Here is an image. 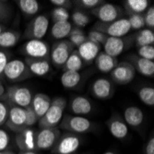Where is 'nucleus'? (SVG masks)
<instances>
[{"mask_svg": "<svg viewBox=\"0 0 154 154\" xmlns=\"http://www.w3.org/2000/svg\"><path fill=\"white\" fill-rule=\"evenodd\" d=\"M66 103V100L63 97L54 98L45 116L38 120L39 128H57V125L61 122L63 118Z\"/></svg>", "mask_w": 154, "mask_h": 154, "instance_id": "1", "label": "nucleus"}, {"mask_svg": "<svg viewBox=\"0 0 154 154\" xmlns=\"http://www.w3.org/2000/svg\"><path fill=\"white\" fill-rule=\"evenodd\" d=\"M93 30L99 31L108 37H124L131 31V28L127 18H120L109 23L98 21L94 24Z\"/></svg>", "mask_w": 154, "mask_h": 154, "instance_id": "2", "label": "nucleus"}, {"mask_svg": "<svg viewBox=\"0 0 154 154\" xmlns=\"http://www.w3.org/2000/svg\"><path fill=\"white\" fill-rule=\"evenodd\" d=\"M60 128L74 134H83L92 128V123L84 116L66 115L60 122Z\"/></svg>", "mask_w": 154, "mask_h": 154, "instance_id": "3", "label": "nucleus"}, {"mask_svg": "<svg viewBox=\"0 0 154 154\" xmlns=\"http://www.w3.org/2000/svg\"><path fill=\"white\" fill-rule=\"evenodd\" d=\"M22 52L29 58L48 60L50 58V46L43 40H29L23 45Z\"/></svg>", "mask_w": 154, "mask_h": 154, "instance_id": "4", "label": "nucleus"}, {"mask_svg": "<svg viewBox=\"0 0 154 154\" xmlns=\"http://www.w3.org/2000/svg\"><path fill=\"white\" fill-rule=\"evenodd\" d=\"M3 75L11 82H19L32 76L25 62L20 59L9 60Z\"/></svg>", "mask_w": 154, "mask_h": 154, "instance_id": "5", "label": "nucleus"}, {"mask_svg": "<svg viewBox=\"0 0 154 154\" xmlns=\"http://www.w3.org/2000/svg\"><path fill=\"white\" fill-rule=\"evenodd\" d=\"M49 20L45 15H38L28 23L25 37L29 40H42L47 33Z\"/></svg>", "mask_w": 154, "mask_h": 154, "instance_id": "6", "label": "nucleus"}, {"mask_svg": "<svg viewBox=\"0 0 154 154\" xmlns=\"http://www.w3.org/2000/svg\"><path fill=\"white\" fill-rule=\"evenodd\" d=\"M74 46L68 40H60L50 48V59L57 66H63L68 57L74 51Z\"/></svg>", "mask_w": 154, "mask_h": 154, "instance_id": "7", "label": "nucleus"}, {"mask_svg": "<svg viewBox=\"0 0 154 154\" xmlns=\"http://www.w3.org/2000/svg\"><path fill=\"white\" fill-rule=\"evenodd\" d=\"M60 137V130L57 128H40L34 136L35 148L38 149H48L54 147Z\"/></svg>", "mask_w": 154, "mask_h": 154, "instance_id": "8", "label": "nucleus"}, {"mask_svg": "<svg viewBox=\"0 0 154 154\" xmlns=\"http://www.w3.org/2000/svg\"><path fill=\"white\" fill-rule=\"evenodd\" d=\"M7 96L11 105L19 106L25 109L32 104V93L26 87L11 86L8 90Z\"/></svg>", "mask_w": 154, "mask_h": 154, "instance_id": "9", "label": "nucleus"}, {"mask_svg": "<svg viewBox=\"0 0 154 154\" xmlns=\"http://www.w3.org/2000/svg\"><path fill=\"white\" fill-rule=\"evenodd\" d=\"M91 14L99 20L100 22L109 23L120 19L123 15V10L116 5L104 2L93 8L91 10Z\"/></svg>", "mask_w": 154, "mask_h": 154, "instance_id": "10", "label": "nucleus"}, {"mask_svg": "<svg viewBox=\"0 0 154 154\" xmlns=\"http://www.w3.org/2000/svg\"><path fill=\"white\" fill-rule=\"evenodd\" d=\"M80 145V137L74 133H66L60 136L54 146V152L57 154H73Z\"/></svg>", "mask_w": 154, "mask_h": 154, "instance_id": "11", "label": "nucleus"}, {"mask_svg": "<svg viewBox=\"0 0 154 154\" xmlns=\"http://www.w3.org/2000/svg\"><path fill=\"white\" fill-rule=\"evenodd\" d=\"M5 125L12 131L18 133L26 129V110L10 104L8 119Z\"/></svg>", "mask_w": 154, "mask_h": 154, "instance_id": "12", "label": "nucleus"}, {"mask_svg": "<svg viewBox=\"0 0 154 154\" xmlns=\"http://www.w3.org/2000/svg\"><path fill=\"white\" fill-rule=\"evenodd\" d=\"M111 78L119 85L129 84L136 77V70L129 62H120L112 70Z\"/></svg>", "mask_w": 154, "mask_h": 154, "instance_id": "13", "label": "nucleus"}, {"mask_svg": "<svg viewBox=\"0 0 154 154\" xmlns=\"http://www.w3.org/2000/svg\"><path fill=\"white\" fill-rule=\"evenodd\" d=\"M130 39L131 37H108L103 45L104 48V53L113 57H117L125 49L128 48Z\"/></svg>", "mask_w": 154, "mask_h": 154, "instance_id": "14", "label": "nucleus"}, {"mask_svg": "<svg viewBox=\"0 0 154 154\" xmlns=\"http://www.w3.org/2000/svg\"><path fill=\"white\" fill-rule=\"evenodd\" d=\"M92 95L99 100H109L114 94V87L112 82L104 78L94 80L91 88Z\"/></svg>", "mask_w": 154, "mask_h": 154, "instance_id": "15", "label": "nucleus"}, {"mask_svg": "<svg viewBox=\"0 0 154 154\" xmlns=\"http://www.w3.org/2000/svg\"><path fill=\"white\" fill-rule=\"evenodd\" d=\"M133 67L135 68L136 72L137 71L142 76L148 78H153L154 76V61L148 60L138 57L137 54H131L128 57V61Z\"/></svg>", "mask_w": 154, "mask_h": 154, "instance_id": "16", "label": "nucleus"}, {"mask_svg": "<svg viewBox=\"0 0 154 154\" xmlns=\"http://www.w3.org/2000/svg\"><path fill=\"white\" fill-rule=\"evenodd\" d=\"M107 127L111 135L117 139H123L128 135V125L117 115L112 116L108 120Z\"/></svg>", "mask_w": 154, "mask_h": 154, "instance_id": "17", "label": "nucleus"}, {"mask_svg": "<svg viewBox=\"0 0 154 154\" xmlns=\"http://www.w3.org/2000/svg\"><path fill=\"white\" fill-rule=\"evenodd\" d=\"M24 62L32 75L44 77L51 70V65L48 59H34L26 57Z\"/></svg>", "mask_w": 154, "mask_h": 154, "instance_id": "18", "label": "nucleus"}, {"mask_svg": "<svg viewBox=\"0 0 154 154\" xmlns=\"http://www.w3.org/2000/svg\"><path fill=\"white\" fill-rule=\"evenodd\" d=\"M101 50V45L87 40L80 46L78 47V53L83 62H93Z\"/></svg>", "mask_w": 154, "mask_h": 154, "instance_id": "19", "label": "nucleus"}, {"mask_svg": "<svg viewBox=\"0 0 154 154\" xmlns=\"http://www.w3.org/2000/svg\"><path fill=\"white\" fill-rule=\"evenodd\" d=\"M51 98L45 93H37L32 97L31 107L33 109L38 119L42 118L51 105Z\"/></svg>", "mask_w": 154, "mask_h": 154, "instance_id": "20", "label": "nucleus"}, {"mask_svg": "<svg viewBox=\"0 0 154 154\" xmlns=\"http://www.w3.org/2000/svg\"><path fill=\"white\" fill-rule=\"evenodd\" d=\"M144 120V114L140 108L137 106H128L124 111V121L128 125L134 128L141 125Z\"/></svg>", "mask_w": 154, "mask_h": 154, "instance_id": "21", "label": "nucleus"}, {"mask_svg": "<svg viewBox=\"0 0 154 154\" xmlns=\"http://www.w3.org/2000/svg\"><path fill=\"white\" fill-rule=\"evenodd\" d=\"M71 112L74 116H83L89 115L92 110V104L89 99L84 96H77L73 98L70 103Z\"/></svg>", "mask_w": 154, "mask_h": 154, "instance_id": "22", "label": "nucleus"}, {"mask_svg": "<svg viewBox=\"0 0 154 154\" xmlns=\"http://www.w3.org/2000/svg\"><path fill=\"white\" fill-rule=\"evenodd\" d=\"M95 66L99 71L103 73H109L119 63L116 57H113L104 52H100L94 60Z\"/></svg>", "mask_w": 154, "mask_h": 154, "instance_id": "23", "label": "nucleus"}, {"mask_svg": "<svg viewBox=\"0 0 154 154\" xmlns=\"http://www.w3.org/2000/svg\"><path fill=\"white\" fill-rule=\"evenodd\" d=\"M17 144L20 150H32L35 148L34 144V135L31 128H26L20 132L17 136Z\"/></svg>", "mask_w": 154, "mask_h": 154, "instance_id": "24", "label": "nucleus"}, {"mask_svg": "<svg viewBox=\"0 0 154 154\" xmlns=\"http://www.w3.org/2000/svg\"><path fill=\"white\" fill-rule=\"evenodd\" d=\"M20 39V33L18 31L6 30L0 33V49H8L15 46Z\"/></svg>", "mask_w": 154, "mask_h": 154, "instance_id": "25", "label": "nucleus"}, {"mask_svg": "<svg viewBox=\"0 0 154 154\" xmlns=\"http://www.w3.org/2000/svg\"><path fill=\"white\" fill-rule=\"evenodd\" d=\"M71 30L72 24L69 21L57 22L54 23L53 27L51 28V35L57 40H64L65 38L68 37Z\"/></svg>", "mask_w": 154, "mask_h": 154, "instance_id": "26", "label": "nucleus"}, {"mask_svg": "<svg viewBox=\"0 0 154 154\" xmlns=\"http://www.w3.org/2000/svg\"><path fill=\"white\" fill-rule=\"evenodd\" d=\"M149 6L148 0H127L124 1V7L128 14H143Z\"/></svg>", "mask_w": 154, "mask_h": 154, "instance_id": "27", "label": "nucleus"}, {"mask_svg": "<svg viewBox=\"0 0 154 154\" xmlns=\"http://www.w3.org/2000/svg\"><path fill=\"white\" fill-rule=\"evenodd\" d=\"M81 75L77 71H64L61 76V84L66 89H74L79 85Z\"/></svg>", "mask_w": 154, "mask_h": 154, "instance_id": "28", "label": "nucleus"}, {"mask_svg": "<svg viewBox=\"0 0 154 154\" xmlns=\"http://www.w3.org/2000/svg\"><path fill=\"white\" fill-rule=\"evenodd\" d=\"M83 66V61L77 50H74L69 55L67 60L62 66L64 71H77L79 72Z\"/></svg>", "mask_w": 154, "mask_h": 154, "instance_id": "29", "label": "nucleus"}, {"mask_svg": "<svg viewBox=\"0 0 154 154\" xmlns=\"http://www.w3.org/2000/svg\"><path fill=\"white\" fill-rule=\"evenodd\" d=\"M16 3L26 16H33L40 10V4L36 0H17Z\"/></svg>", "mask_w": 154, "mask_h": 154, "instance_id": "30", "label": "nucleus"}, {"mask_svg": "<svg viewBox=\"0 0 154 154\" xmlns=\"http://www.w3.org/2000/svg\"><path fill=\"white\" fill-rule=\"evenodd\" d=\"M136 45L137 47L153 45L154 44V32L149 29H142L135 36Z\"/></svg>", "mask_w": 154, "mask_h": 154, "instance_id": "31", "label": "nucleus"}, {"mask_svg": "<svg viewBox=\"0 0 154 154\" xmlns=\"http://www.w3.org/2000/svg\"><path fill=\"white\" fill-rule=\"evenodd\" d=\"M87 40L88 38L85 32H84V31L78 27L72 28L70 33L68 35V41L70 42L71 45L74 47L80 46L83 43H85Z\"/></svg>", "mask_w": 154, "mask_h": 154, "instance_id": "32", "label": "nucleus"}, {"mask_svg": "<svg viewBox=\"0 0 154 154\" xmlns=\"http://www.w3.org/2000/svg\"><path fill=\"white\" fill-rule=\"evenodd\" d=\"M139 100L149 106L154 105V89L153 87H142L137 91Z\"/></svg>", "mask_w": 154, "mask_h": 154, "instance_id": "33", "label": "nucleus"}, {"mask_svg": "<svg viewBox=\"0 0 154 154\" xmlns=\"http://www.w3.org/2000/svg\"><path fill=\"white\" fill-rule=\"evenodd\" d=\"M73 23L76 25V27L82 29V27H85L90 22V17L87 15L85 12H83L80 9H76L73 11L71 16Z\"/></svg>", "mask_w": 154, "mask_h": 154, "instance_id": "34", "label": "nucleus"}, {"mask_svg": "<svg viewBox=\"0 0 154 154\" xmlns=\"http://www.w3.org/2000/svg\"><path fill=\"white\" fill-rule=\"evenodd\" d=\"M13 9L8 2L0 0V24L8 22L11 19Z\"/></svg>", "mask_w": 154, "mask_h": 154, "instance_id": "35", "label": "nucleus"}, {"mask_svg": "<svg viewBox=\"0 0 154 154\" xmlns=\"http://www.w3.org/2000/svg\"><path fill=\"white\" fill-rule=\"evenodd\" d=\"M131 30H142L145 27L143 14H129L128 18H127Z\"/></svg>", "mask_w": 154, "mask_h": 154, "instance_id": "36", "label": "nucleus"}, {"mask_svg": "<svg viewBox=\"0 0 154 154\" xmlns=\"http://www.w3.org/2000/svg\"><path fill=\"white\" fill-rule=\"evenodd\" d=\"M51 17H52L54 23L68 21V19L70 18L68 10L61 8H54L51 12Z\"/></svg>", "mask_w": 154, "mask_h": 154, "instance_id": "37", "label": "nucleus"}, {"mask_svg": "<svg viewBox=\"0 0 154 154\" xmlns=\"http://www.w3.org/2000/svg\"><path fill=\"white\" fill-rule=\"evenodd\" d=\"M87 38L88 40L93 42V43L97 44V45H103L104 43L106 42L108 36H106L105 34H103V32H99V31H97V30H91L88 35H87Z\"/></svg>", "mask_w": 154, "mask_h": 154, "instance_id": "38", "label": "nucleus"}, {"mask_svg": "<svg viewBox=\"0 0 154 154\" xmlns=\"http://www.w3.org/2000/svg\"><path fill=\"white\" fill-rule=\"evenodd\" d=\"M137 55L142 58L148 60H154V46L153 45H146L137 47Z\"/></svg>", "mask_w": 154, "mask_h": 154, "instance_id": "39", "label": "nucleus"}, {"mask_svg": "<svg viewBox=\"0 0 154 154\" xmlns=\"http://www.w3.org/2000/svg\"><path fill=\"white\" fill-rule=\"evenodd\" d=\"M144 23L147 29L153 31L154 29V7L151 5L149 8H147L145 13H143Z\"/></svg>", "mask_w": 154, "mask_h": 154, "instance_id": "40", "label": "nucleus"}, {"mask_svg": "<svg viewBox=\"0 0 154 154\" xmlns=\"http://www.w3.org/2000/svg\"><path fill=\"white\" fill-rule=\"evenodd\" d=\"M75 3L81 8L92 10L93 8L104 3V1H102V0H79V1H75Z\"/></svg>", "mask_w": 154, "mask_h": 154, "instance_id": "41", "label": "nucleus"}, {"mask_svg": "<svg viewBox=\"0 0 154 154\" xmlns=\"http://www.w3.org/2000/svg\"><path fill=\"white\" fill-rule=\"evenodd\" d=\"M25 110H26V128H30L38 122L39 119L31 106L25 108Z\"/></svg>", "mask_w": 154, "mask_h": 154, "instance_id": "42", "label": "nucleus"}, {"mask_svg": "<svg viewBox=\"0 0 154 154\" xmlns=\"http://www.w3.org/2000/svg\"><path fill=\"white\" fill-rule=\"evenodd\" d=\"M10 54L4 49H0V76H2L4 73L5 68L9 62Z\"/></svg>", "mask_w": 154, "mask_h": 154, "instance_id": "43", "label": "nucleus"}, {"mask_svg": "<svg viewBox=\"0 0 154 154\" xmlns=\"http://www.w3.org/2000/svg\"><path fill=\"white\" fill-rule=\"evenodd\" d=\"M10 104H8L6 103L0 102V127L6 124L8 112H9Z\"/></svg>", "mask_w": 154, "mask_h": 154, "instance_id": "44", "label": "nucleus"}, {"mask_svg": "<svg viewBox=\"0 0 154 154\" xmlns=\"http://www.w3.org/2000/svg\"><path fill=\"white\" fill-rule=\"evenodd\" d=\"M9 136L8 134L0 128V151L7 150L8 145H9Z\"/></svg>", "mask_w": 154, "mask_h": 154, "instance_id": "45", "label": "nucleus"}, {"mask_svg": "<svg viewBox=\"0 0 154 154\" xmlns=\"http://www.w3.org/2000/svg\"><path fill=\"white\" fill-rule=\"evenodd\" d=\"M50 3L55 6V8H61L66 10L72 8V2L69 0H51Z\"/></svg>", "mask_w": 154, "mask_h": 154, "instance_id": "46", "label": "nucleus"}, {"mask_svg": "<svg viewBox=\"0 0 154 154\" xmlns=\"http://www.w3.org/2000/svg\"><path fill=\"white\" fill-rule=\"evenodd\" d=\"M145 154H154V137L151 136L148 140L146 148H145Z\"/></svg>", "mask_w": 154, "mask_h": 154, "instance_id": "47", "label": "nucleus"}, {"mask_svg": "<svg viewBox=\"0 0 154 154\" xmlns=\"http://www.w3.org/2000/svg\"><path fill=\"white\" fill-rule=\"evenodd\" d=\"M5 88H4V86L3 85H0V99L4 96V94H5Z\"/></svg>", "mask_w": 154, "mask_h": 154, "instance_id": "48", "label": "nucleus"}, {"mask_svg": "<svg viewBox=\"0 0 154 154\" xmlns=\"http://www.w3.org/2000/svg\"><path fill=\"white\" fill-rule=\"evenodd\" d=\"M20 154H36V153L32 150H20Z\"/></svg>", "mask_w": 154, "mask_h": 154, "instance_id": "49", "label": "nucleus"}, {"mask_svg": "<svg viewBox=\"0 0 154 154\" xmlns=\"http://www.w3.org/2000/svg\"><path fill=\"white\" fill-rule=\"evenodd\" d=\"M7 30V28H6V26L4 25V24H0V33H2L4 31H6Z\"/></svg>", "mask_w": 154, "mask_h": 154, "instance_id": "50", "label": "nucleus"}, {"mask_svg": "<svg viewBox=\"0 0 154 154\" xmlns=\"http://www.w3.org/2000/svg\"><path fill=\"white\" fill-rule=\"evenodd\" d=\"M0 154H15L13 151L11 150H4V151H0Z\"/></svg>", "mask_w": 154, "mask_h": 154, "instance_id": "51", "label": "nucleus"}, {"mask_svg": "<svg viewBox=\"0 0 154 154\" xmlns=\"http://www.w3.org/2000/svg\"><path fill=\"white\" fill-rule=\"evenodd\" d=\"M103 154H116V153H115V152H113V151H106V152H104Z\"/></svg>", "mask_w": 154, "mask_h": 154, "instance_id": "52", "label": "nucleus"}, {"mask_svg": "<svg viewBox=\"0 0 154 154\" xmlns=\"http://www.w3.org/2000/svg\"><path fill=\"white\" fill-rule=\"evenodd\" d=\"M0 85H2V84H1V82H0Z\"/></svg>", "mask_w": 154, "mask_h": 154, "instance_id": "53", "label": "nucleus"}]
</instances>
